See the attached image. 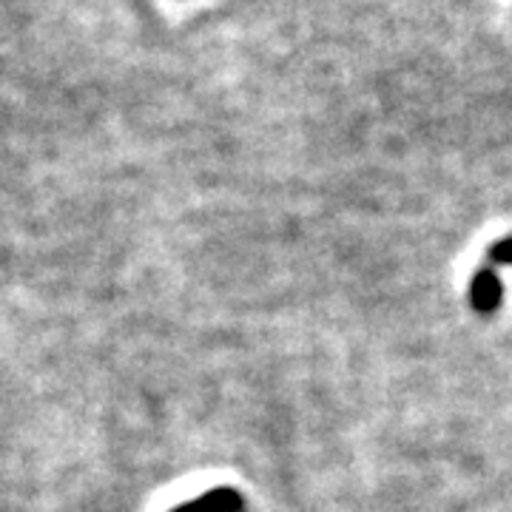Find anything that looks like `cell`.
I'll return each instance as SVG.
<instances>
[{
	"instance_id": "7a4b0ae2",
	"label": "cell",
	"mask_w": 512,
	"mask_h": 512,
	"mask_svg": "<svg viewBox=\"0 0 512 512\" xmlns=\"http://www.w3.org/2000/svg\"><path fill=\"white\" fill-rule=\"evenodd\" d=\"M487 265L490 268H512V234L495 239L487 248Z\"/></svg>"
},
{
	"instance_id": "6da1fadb",
	"label": "cell",
	"mask_w": 512,
	"mask_h": 512,
	"mask_svg": "<svg viewBox=\"0 0 512 512\" xmlns=\"http://www.w3.org/2000/svg\"><path fill=\"white\" fill-rule=\"evenodd\" d=\"M501 299H504V282L495 268L484 265L478 268L473 279H470V305L473 311L481 316H493L501 308Z\"/></svg>"
}]
</instances>
